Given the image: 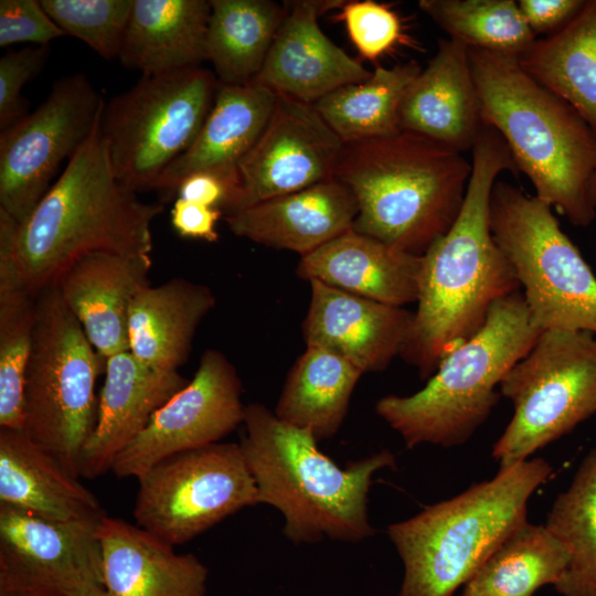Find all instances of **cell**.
<instances>
[{"label": "cell", "mask_w": 596, "mask_h": 596, "mask_svg": "<svg viewBox=\"0 0 596 596\" xmlns=\"http://www.w3.org/2000/svg\"><path fill=\"white\" fill-rule=\"evenodd\" d=\"M568 553L542 524L528 521L513 531L464 586L462 596H532L554 585Z\"/></svg>", "instance_id": "obj_33"}, {"label": "cell", "mask_w": 596, "mask_h": 596, "mask_svg": "<svg viewBox=\"0 0 596 596\" xmlns=\"http://www.w3.org/2000/svg\"><path fill=\"white\" fill-rule=\"evenodd\" d=\"M522 70L568 103L596 134V0L518 57Z\"/></svg>", "instance_id": "obj_29"}, {"label": "cell", "mask_w": 596, "mask_h": 596, "mask_svg": "<svg viewBox=\"0 0 596 596\" xmlns=\"http://www.w3.org/2000/svg\"><path fill=\"white\" fill-rule=\"evenodd\" d=\"M65 33L36 0L0 1V46L18 43L49 45Z\"/></svg>", "instance_id": "obj_40"}, {"label": "cell", "mask_w": 596, "mask_h": 596, "mask_svg": "<svg viewBox=\"0 0 596 596\" xmlns=\"http://www.w3.org/2000/svg\"><path fill=\"white\" fill-rule=\"evenodd\" d=\"M422 256L353 228L301 256L296 274L379 302L403 307L418 298Z\"/></svg>", "instance_id": "obj_24"}, {"label": "cell", "mask_w": 596, "mask_h": 596, "mask_svg": "<svg viewBox=\"0 0 596 596\" xmlns=\"http://www.w3.org/2000/svg\"><path fill=\"white\" fill-rule=\"evenodd\" d=\"M490 228L510 263L533 323L541 330L596 336V277L561 230L552 206L521 189L496 181Z\"/></svg>", "instance_id": "obj_9"}, {"label": "cell", "mask_w": 596, "mask_h": 596, "mask_svg": "<svg viewBox=\"0 0 596 596\" xmlns=\"http://www.w3.org/2000/svg\"><path fill=\"white\" fill-rule=\"evenodd\" d=\"M482 126L468 47L441 39L405 92L400 129L462 153L471 150Z\"/></svg>", "instance_id": "obj_21"}, {"label": "cell", "mask_w": 596, "mask_h": 596, "mask_svg": "<svg viewBox=\"0 0 596 596\" xmlns=\"http://www.w3.org/2000/svg\"><path fill=\"white\" fill-rule=\"evenodd\" d=\"M105 102L85 74L54 83L45 100L0 134V209L24 222L65 159L88 139Z\"/></svg>", "instance_id": "obj_13"}, {"label": "cell", "mask_w": 596, "mask_h": 596, "mask_svg": "<svg viewBox=\"0 0 596 596\" xmlns=\"http://www.w3.org/2000/svg\"><path fill=\"white\" fill-rule=\"evenodd\" d=\"M35 318L36 295L23 288L0 289V428L23 429Z\"/></svg>", "instance_id": "obj_36"}, {"label": "cell", "mask_w": 596, "mask_h": 596, "mask_svg": "<svg viewBox=\"0 0 596 596\" xmlns=\"http://www.w3.org/2000/svg\"><path fill=\"white\" fill-rule=\"evenodd\" d=\"M241 394L235 366L221 351L205 350L193 379L116 455L110 471L137 479L169 456L219 443L243 423Z\"/></svg>", "instance_id": "obj_15"}, {"label": "cell", "mask_w": 596, "mask_h": 596, "mask_svg": "<svg viewBox=\"0 0 596 596\" xmlns=\"http://www.w3.org/2000/svg\"><path fill=\"white\" fill-rule=\"evenodd\" d=\"M337 20L342 21L361 57L375 62L404 42L402 22L389 4L373 0L345 1Z\"/></svg>", "instance_id": "obj_38"}, {"label": "cell", "mask_w": 596, "mask_h": 596, "mask_svg": "<svg viewBox=\"0 0 596 596\" xmlns=\"http://www.w3.org/2000/svg\"><path fill=\"white\" fill-rule=\"evenodd\" d=\"M150 254L98 251L75 259L56 279L62 299L105 358L129 350L128 315L150 286Z\"/></svg>", "instance_id": "obj_19"}, {"label": "cell", "mask_w": 596, "mask_h": 596, "mask_svg": "<svg viewBox=\"0 0 596 596\" xmlns=\"http://www.w3.org/2000/svg\"><path fill=\"white\" fill-rule=\"evenodd\" d=\"M471 162L414 132L343 143L333 178L354 195L352 228L422 256L458 217Z\"/></svg>", "instance_id": "obj_5"}, {"label": "cell", "mask_w": 596, "mask_h": 596, "mask_svg": "<svg viewBox=\"0 0 596 596\" xmlns=\"http://www.w3.org/2000/svg\"><path fill=\"white\" fill-rule=\"evenodd\" d=\"M0 504L61 522L106 515L95 494L23 429L0 428Z\"/></svg>", "instance_id": "obj_26"}, {"label": "cell", "mask_w": 596, "mask_h": 596, "mask_svg": "<svg viewBox=\"0 0 596 596\" xmlns=\"http://www.w3.org/2000/svg\"><path fill=\"white\" fill-rule=\"evenodd\" d=\"M362 374L332 352L306 347L287 375L274 414L284 423L310 430L318 441L331 438L344 422Z\"/></svg>", "instance_id": "obj_30"}, {"label": "cell", "mask_w": 596, "mask_h": 596, "mask_svg": "<svg viewBox=\"0 0 596 596\" xmlns=\"http://www.w3.org/2000/svg\"><path fill=\"white\" fill-rule=\"evenodd\" d=\"M162 211L117 180L99 119L24 222L0 209V289L38 295L92 252L150 254L151 225Z\"/></svg>", "instance_id": "obj_1"}, {"label": "cell", "mask_w": 596, "mask_h": 596, "mask_svg": "<svg viewBox=\"0 0 596 596\" xmlns=\"http://www.w3.org/2000/svg\"><path fill=\"white\" fill-rule=\"evenodd\" d=\"M136 524L174 546L259 503L240 444L214 443L169 456L137 478Z\"/></svg>", "instance_id": "obj_12"}, {"label": "cell", "mask_w": 596, "mask_h": 596, "mask_svg": "<svg viewBox=\"0 0 596 596\" xmlns=\"http://www.w3.org/2000/svg\"><path fill=\"white\" fill-rule=\"evenodd\" d=\"M310 287L302 322L306 347L332 352L362 373L383 371L401 354L414 312L316 280Z\"/></svg>", "instance_id": "obj_18"}, {"label": "cell", "mask_w": 596, "mask_h": 596, "mask_svg": "<svg viewBox=\"0 0 596 596\" xmlns=\"http://www.w3.org/2000/svg\"><path fill=\"white\" fill-rule=\"evenodd\" d=\"M214 306L207 286L184 278L148 286L129 310V351L153 369L178 371L188 360L199 324Z\"/></svg>", "instance_id": "obj_28"}, {"label": "cell", "mask_w": 596, "mask_h": 596, "mask_svg": "<svg viewBox=\"0 0 596 596\" xmlns=\"http://www.w3.org/2000/svg\"><path fill=\"white\" fill-rule=\"evenodd\" d=\"M97 534L108 596H206L209 570L194 554L118 518L105 515Z\"/></svg>", "instance_id": "obj_23"}, {"label": "cell", "mask_w": 596, "mask_h": 596, "mask_svg": "<svg viewBox=\"0 0 596 596\" xmlns=\"http://www.w3.org/2000/svg\"><path fill=\"white\" fill-rule=\"evenodd\" d=\"M276 93L251 83H219L214 104L193 145L158 179L155 191L170 196L188 175L211 171L237 177V168L266 127Z\"/></svg>", "instance_id": "obj_25"}, {"label": "cell", "mask_w": 596, "mask_h": 596, "mask_svg": "<svg viewBox=\"0 0 596 596\" xmlns=\"http://www.w3.org/2000/svg\"><path fill=\"white\" fill-rule=\"evenodd\" d=\"M585 0H520V11L534 34L558 31L582 9Z\"/></svg>", "instance_id": "obj_43"}, {"label": "cell", "mask_w": 596, "mask_h": 596, "mask_svg": "<svg viewBox=\"0 0 596 596\" xmlns=\"http://www.w3.org/2000/svg\"><path fill=\"white\" fill-rule=\"evenodd\" d=\"M206 53L224 85H248L260 72L287 14L270 0H210Z\"/></svg>", "instance_id": "obj_31"}, {"label": "cell", "mask_w": 596, "mask_h": 596, "mask_svg": "<svg viewBox=\"0 0 596 596\" xmlns=\"http://www.w3.org/2000/svg\"><path fill=\"white\" fill-rule=\"evenodd\" d=\"M221 210L177 198L171 210V225L182 237L214 243L219 240L216 223Z\"/></svg>", "instance_id": "obj_42"}, {"label": "cell", "mask_w": 596, "mask_h": 596, "mask_svg": "<svg viewBox=\"0 0 596 596\" xmlns=\"http://www.w3.org/2000/svg\"><path fill=\"white\" fill-rule=\"evenodd\" d=\"M188 383L178 371L153 369L129 350L107 358L97 422L81 457V477L94 479L110 471L116 455Z\"/></svg>", "instance_id": "obj_20"}, {"label": "cell", "mask_w": 596, "mask_h": 596, "mask_svg": "<svg viewBox=\"0 0 596 596\" xmlns=\"http://www.w3.org/2000/svg\"><path fill=\"white\" fill-rule=\"evenodd\" d=\"M418 6L467 47L518 58L536 40L514 0H421Z\"/></svg>", "instance_id": "obj_35"}, {"label": "cell", "mask_w": 596, "mask_h": 596, "mask_svg": "<svg viewBox=\"0 0 596 596\" xmlns=\"http://www.w3.org/2000/svg\"><path fill=\"white\" fill-rule=\"evenodd\" d=\"M542 331L522 292L504 296L492 304L483 326L444 358L421 391L386 395L376 402L375 412L407 448L459 446L486 422L500 397L496 387Z\"/></svg>", "instance_id": "obj_7"}, {"label": "cell", "mask_w": 596, "mask_h": 596, "mask_svg": "<svg viewBox=\"0 0 596 596\" xmlns=\"http://www.w3.org/2000/svg\"><path fill=\"white\" fill-rule=\"evenodd\" d=\"M49 53V45H34L7 51L0 57V130L28 115L22 88L41 72Z\"/></svg>", "instance_id": "obj_39"}, {"label": "cell", "mask_w": 596, "mask_h": 596, "mask_svg": "<svg viewBox=\"0 0 596 596\" xmlns=\"http://www.w3.org/2000/svg\"><path fill=\"white\" fill-rule=\"evenodd\" d=\"M500 395L514 414L492 448L500 468L529 459L596 413V336L543 330L505 374Z\"/></svg>", "instance_id": "obj_11"}, {"label": "cell", "mask_w": 596, "mask_h": 596, "mask_svg": "<svg viewBox=\"0 0 596 596\" xmlns=\"http://www.w3.org/2000/svg\"><path fill=\"white\" fill-rule=\"evenodd\" d=\"M358 205L331 178L225 215L231 232L257 244L305 256L352 228Z\"/></svg>", "instance_id": "obj_22"}, {"label": "cell", "mask_w": 596, "mask_h": 596, "mask_svg": "<svg viewBox=\"0 0 596 596\" xmlns=\"http://www.w3.org/2000/svg\"><path fill=\"white\" fill-rule=\"evenodd\" d=\"M471 152V175L460 213L422 255L417 308L400 354L424 380L483 326L494 301L520 288L490 228V196L497 178L503 171H519L492 127H481Z\"/></svg>", "instance_id": "obj_2"}, {"label": "cell", "mask_w": 596, "mask_h": 596, "mask_svg": "<svg viewBox=\"0 0 596 596\" xmlns=\"http://www.w3.org/2000/svg\"><path fill=\"white\" fill-rule=\"evenodd\" d=\"M237 188V177L201 171L184 178L177 188V198L219 209L225 215Z\"/></svg>", "instance_id": "obj_41"}, {"label": "cell", "mask_w": 596, "mask_h": 596, "mask_svg": "<svg viewBox=\"0 0 596 596\" xmlns=\"http://www.w3.org/2000/svg\"><path fill=\"white\" fill-rule=\"evenodd\" d=\"M96 596H108L107 593L104 590L100 594L96 595Z\"/></svg>", "instance_id": "obj_46"}, {"label": "cell", "mask_w": 596, "mask_h": 596, "mask_svg": "<svg viewBox=\"0 0 596 596\" xmlns=\"http://www.w3.org/2000/svg\"><path fill=\"white\" fill-rule=\"evenodd\" d=\"M99 522L54 521L0 504V592L53 596L104 592Z\"/></svg>", "instance_id": "obj_14"}, {"label": "cell", "mask_w": 596, "mask_h": 596, "mask_svg": "<svg viewBox=\"0 0 596 596\" xmlns=\"http://www.w3.org/2000/svg\"><path fill=\"white\" fill-rule=\"evenodd\" d=\"M545 526L568 553L553 585L562 596H596V446L584 457L570 486L554 500Z\"/></svg>", "instance_id": "obj_34"}, {"label": "cell", "mask_w": 596, "mask_h": 596, "mask_svg": "<svg viewBox=\"0 0 596 596\" xmlns=\"http://www.w3.org/2000/svg\"><path fill=\"white\" fill-rule=\"evenodd\" d=\"M421 71L416 61L377 65L368 79L341 86L313 106L343 143L392 135L401 130V103Z\"/></svg>", "instance_id": "obj_32"}, {"label": "cell", "mask_w": 596, "mask_h": 596, "mask_svg": "<svg viewBox=\"0 0 596 596\" xmlns=\"http://www.w3.org/2000/svg\"><path fill=\"white\" fill-rule=\"evenodd\" d=\"M105 368L106 359L88 340L57 285L44 287L36 295L23 430L76 478L97 422L95 387Z\"/></svg>", "instance_id": "obj_8"}, {"label": "cell", "mask_w": 596, "mask_h": 596, "mask_svg": "<svg viewBox=\"0 0 596 596\" xmlns=\"http://www.w3.org/2000/svg\"><path fill=\"white\" fill-rule=\"evenodd\" d=\"M243 424L240 446L259 503L284 515L289 541L358 543L375 534L368 496L373 475L395 467L393 453L383 449L343 468L319 449L310 430L284 423L264 404L245 405Z\"/></svg>", "instance_id": "obj_3"}, {"label": "cell", "mask_w": 596, "mask_h": 596, "mask_svg": "<svg viewBox=\"0 0 596 596\" xmlns=\"http://www.w3.org/2000/svg\"><path fill=\"white\" fill-rule=\"evenodd\" d=\"M482 124L507 143L518 171L573 225L596 217L589 190L596 175V134L563 98L540 84L518 58L468 47Z\"/></svg>", "instance_id": "obj_4"}, {"label": "cell", "mask_w": 596, "mask_h": 596, "mask_svg": "<svg viewBox=\"0 0 596 596\" xmlns=\"http://www.w3.org/2000/svg\"><path fill=\"white\" fill-rule=\"evenodd\" d=\"M343 0L285 1L287 14L254 84L276 94L315 104L332 91L371 76L358 60L321 30V14L341 9Z\"/></svg>", "instance_id": "obj_17"}, {"label": "cell", "mask_w": 596, "mask_h": 596, "mask_svg": "<svg viewBox=\"0 0 596 596\" xmlns=\"http://www.w3.org/2000/svg\"><path fill=\"white\" fill-rule=\"evenodd\" d=\"M0 596H53L50 594L31 592V590H3L0 592Z\"/></svg>", "instance_id": "obj_44"}, {"label": "cell", "mask_w": 596, "mask_h": 596, "mask_svg": "<svg viewBox=\"0 0 596 596\" xmlns=\"http://www.w3.org/2000/svg\"><path fill=\"white\" fill-rule=\"evenodd\" d=\"M589 199L593 206L596 209V175L593 179L592 184H590Z\"/></svg>", "instance_id": "obj_45"}, {"label": "cell", "mask_w": 596, "mask_h": 596, "mask_svg": "<svg viewBox=\"0 0 596 596\" xmlns=\"http://www.w3.org/2000/svg\"><path fill=\"white\" fill-rule=\"evenodd\" d=\"M276 95L266 127L238 164L225 215L333 178L342 140L313 104Z\"/></svg>", "instance_id": "obj_16"}, {"label": "cell", "mask_w": 596, "mask_h": 596, "mask_svg": "<svg viewBox=\"0 0 596 596\" xmlns=\"http://www.w3.org/2000/svg\"><path fill=\"white\" fill-rule=\"evenodd\" d=\"M219 82L201 66L141 78L105 104L100 131L117 180L155 190L163 171L195 141Z\"/></svg>", "instance_id": "obj_10"}, {"label": "cell", "mask_w": 596, "mask_h": 596, "mask_svg": "<svg viewBox=\"0 0 596 596\" xmlns=\"http://www.w3.org/2000/svg\"><path fill=\"white\" fill-rule=\"evenodd\" d=\"M134 0H40L65 33L86 43L105 60L118 58Z\"/></svg>", "instance_id": "obj_37"}, {"label": "cell", "mask_w": 596, "mask_h": 596, "mask_svg": "<svg viewBox=\"0 0 596 596\" xmlns=\"http://www.w3.org/2000/svg\"><path fill=\"white\" fill-rule=\"evenodd\" d=\"M210 0H134L118 60L141 76L207 61Z\"/></svg>", "instance_id": "obj_27"}, {"label": "cell", "mask_w": 596, "mask_h": 596, "mask_svg": "<svg viewBox=\"0 0 596 596\" xmlns=\"http://www.w3.org/2000/svg\"><path fill=\"white\" fill-rule=\"evenodd\" d=\"M552 471L545 459H525L390 524L387 535L404 566L398 596H453L528 521L529 499Z\"/></svg>", "instance_id": "obj_6"}]
</instances>
